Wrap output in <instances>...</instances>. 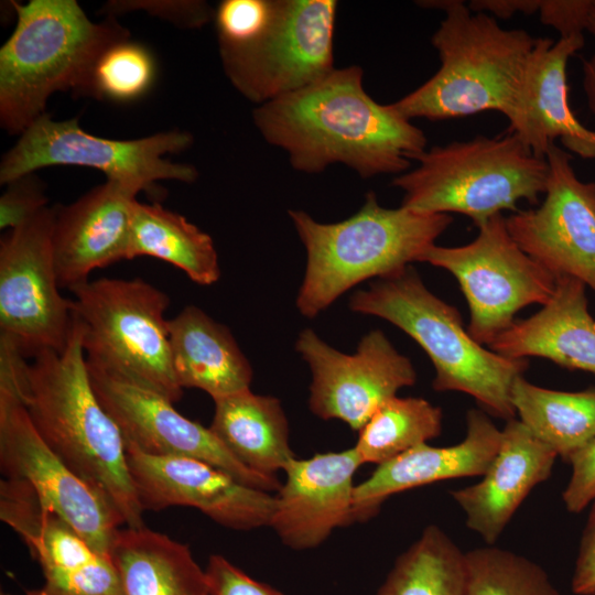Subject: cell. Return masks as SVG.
<instances>
[{"mask_svg":"<svg viewBox=\"0 0 595 595\" xmlns=\"http://www.w3.org/2000/svg\"><path fill=\"white\" fill-rule=\"evenodd\" d=\"M0 379L17 391L48 447L113 510L122 526L143 527L125 441L93 389L76 320L62 353L42 349L25 357L0 338Z\"/></svg>","mask_w":595,"mask_h":595,"instance_id":"2","label":"cell"},{"mask_svg":"<svg viewBox=\"0 0 595 595\" xmlns=\"http://www.w3.org/2000/svg\"><path fill=\"white\" fill-rule=\"evenodd\" d=\"M419 165L393 178L402 206L426 214L459 213L478 226L517 204L539 202L547 190L549 164L513 133L434 145Z\"/></svg>","mask_w":595,"mask_h":595,"instance_id":"7","label":"cell"},{"mask_svg":"<svg viewBox=\"0 0 595 595\" xmlns=\"http://www.w3.org/2000/svg\"><path fill=\"white\" fill-rule=\"evenodd\" d=\"M464 595H560L537 563L486 545L465 553Z\"/></svg>","mask_w":595,"mask_h":595,"instance_id":"33","label":"cell"},{"mask_svg":"<svg viewBox=\"0 0 595 595\" xmlns=\"http://www.w3.org/2000/svg\"><path fill=\"white\" fill-rule=\"evenodd\" d=\"M55 215L47 206L0 240V338L25 357L62 353L73 331V301L60 292L54 262Z\"/></svg>","mask_w":595,"mask_h":595,"instance_id":"12","label":"cell"},{"mask_svg":"<svg viewBox=\"0 0 595 595\" xmlns=\"http://www.w3.org/2000/svg\"><path fill=\"white\" fill-rule=\"evenodd\" d=\"M289 216L306 250L296 307L309 318L356 284L419 261L453 221L448 214L383 207L374 192L367 193L356 214L338 223H320L296 209Z\"/></svg>","mask_w":595,"mask_h":595,"instance_id":"4","label":"cell"},{"mask_svg":"<svg viewBox=\"0 0 595 595\" xmlns=\"http://www.w3.org/2000/svg\"><path fill=\"white\" fill-rule=\"evenodd\" d=\"M87 367L93 389L119 428L126 447L153 456L199 459L247 486L268 493L280 489L275 476L259 474L244 465L209 428L182 415L164 397L88 361Z\"/></svg>","mask_w":595,"mask_h":595,"instance_id":"15","label":"cell"},{"mask_svg":"<svg viewBox=\"0 0 595 595\" xmlns=\"http://www.w3.org/2000/svg\"><path fill=\"white\" fill-rule=\"evenodd\" d=\"M109 555L123 595H209L191 549L145 526L120 528Z\"/></svg>","mask_w":595,"mask_h":595,"instance_id":"26","label":"cell"},{"mask_svg":"<svg viewBox=\"0 0 595 595\" xmlns=\"http://www.w3.org/2000/svg\"><path fill=\"white\" fill-rule=\"evenodd\" d=\"M465 553L437 526L394 562L376 595H464Z\"/></svg>","mask_w":595,"mask_h":595,"instance_id":"30","label":"cell"},{"mask_svg":"<svg viewBox=\"0 0 595 595\" xmlns=\"http://www.w3.org/2000/svg\"><path fill=\"white\" fill-rule=\"evenodd\" d=\"M171 361L178 386L213 400L250 389L252 367L229 328L195 305L167 320Z\"/></svg>","mask_w":595,"mask_h":595,"instance_id":"25","label":"cell"},{"mask_svg":"<svg viewBox=\"0 0 595 595\" xmlns=\"http://www.w3.org/2000/svg\"><path fill=\"white\" fill-rule=\"evenodd\" d=\"M586 285L556 278L550 300L532 316L515 321L488 348L510 359L541 357L569 369L595 374V320Z\"/></svg>","mask_w":595,"mask_h":595,"instance_id":"24","label":"cell"},{"mask_svg":"<svg viewBox=\"0 0 595 595\" xmlns=\"http://www.w3.org/2000/svg\"><path fill=\"white\" fill-rule=\"evenodd\" d=\"M0 469L4 478L28 483L93 549L109 555L122 527L119 517L43 441L4 379H0Z\"/></svg>","mask_w":595,"mask_h":595,"instance_id":"13","label":"cell"},{"mask_svg":"<svg viewBox=\"0 0 595 595\" xmlns=\"http://www.w3.org/2000/svg\"><path fill=\"white\" fill-rule=\"evenodd\" d=\"M442 431V410L423 398L387 399L359 431L354 448L361 464L381 465L425 444Z\"/></svg>","mask_w":595,"mask_h":595,"instance_id":"31","label":"cell"},{"mask_svg":"<svg viewBox=\"0 0 595 595\" xmlns=\"http://www.w3.org/2000/svg\"><path fill=\"white\" fill-rule=\"evenodd\" d=\"M584 46V35L538 37L515 106L507 117L513 133L536 156L545 159L559 140L570 152L595 160V130L575 117L567 99L566 67Z\"/></svg>","mask_w":595,"mask_h":595,"instance_id":"20","label":"cell"},{"mask_svg":"<svg viewBox=\"0 0 595 595\" xmlns=\"http://www.w3.org/2000/svg\"><path fill=\"white\" fill-rule=\"evenodd\" d=\"M363 69L334 68L299 90L256 107L253 123L294 170L321 173L340 163L368 178L402 174L426 150L424 132L365 90Z\"/></svg>","mask_w":595,"mask_h":595,"instance_id":"1","label":"cell"},{"mask_svg":"<svg viewBox=\"0 0 595 595\" xmlns=\"http://www.w3.org/2000/svg\"><path fill=\"white\" fill-rule=\"evenodd\" d=\"M0 519L40 564L44 584L26 595H123L109 555L97 552L25 482H0Z\"/></svg>","mask_w":595,"mask_h":595,"instance_id":"17","label":"cell"},{"mask_svg":"<svg viewBox=\"0 0 595 595\" xmlns=\"http://www.w3.org/2000/svg\"><path fill=\"white\" fill-rule=\"evenodd\" d=\"M127 464L143 511L193 507L223 527L251 530L270 524L275 499L228 473L185 456H153L126 447Z\"/></svg>","mask_w":595,"mask_h":595,"instance_id":"18","label":"cell"},{"mask_svg":"<svg viewBox=\"0 0 595 595\" xmlns=\"http://www.w3.org/2000/svg\"><path fill=\"white\" fill-rule=\"evenodd\" d=\"M589 0H540V19L553 26L560 36L581 35Z\"/></svg>","mask_w":595,"mask_h":595,"instance_id":"39","label":"cell"},{"mask_svg":"<svg viewBox=\"0 0 595 595\" xmlns=\"http://www.w3.org/2000/svg\"><path fill=\"white\" fill-rule=\"evenodd\" d=\"M476 227L478 235L472 242L433 245L419 262L456 278L470 311L467 331L477 343L488 346L513 324L521 309L543 306L554 292L556 278L517 245L501 214Z\"/></svg>","mask_w":595,"mask_h":595,"instance_id":"11","label":"cell"},{"mask_svg":"<svg viewBox=\"0 0 595 595\" xmlns=\"http://www.w3.org/2000/svg\"><path fill=\"white\" fill-rule=\"evenodd\" d=\"M571 588L576 595H595V500L582 533Z\"/></svg>","mask_w":595,"mask_h":595,"instance_id":"40","label":"cell"},{"mask_svg":"<svg viewBox=\"0 0 595 595\" xmlns=\"http://www.w3.org/2000/svg\"><path fill=\"white\" fill-rule=\"evenodd\" d=\"M295 350L311 369V411L324 420H340L354 431L359 432L382 402L416 381L411 360L380 329L364 335L356 351L347 355L305 328Z\"/></svg>","mask_w":595,"mask_h":595,"instance_id":"14","label":"cell"},{"mask_svg":"<svg viewBox=\"0 0 595 595\" xmlns=\"http://www.w3.org/2000/svg\"><path fill=\"white\" fill-rule=\"evenodd\" d=\"M501 430L482 410L466 414V435L452 446H415L378 465L354 490L356 520L375 516L390 496L444 479L483 476L496 455Z\"/></svg>","mask_w":595,"mask_h":595,"instance_id":"23","label":"cell"},{"mask_svg":"<svg viewBox=\"0 0 595 595\" xmlns=\"http://www.w3.org/2000/svg\"><path fill=\"white\" fill-rule=\"evenodd\" d=\"M86 360L172 403L181 400L171 361L170 299L140 278H100L69 290Z\"/></svg>","mask_w":595,"mask_h":595,"instance_id":"8","label":"cell"},{"mask_svg":"<svg viewBox=\"0 0 595 595\" xmlns=\"http://www.w3.org/2000/svg\"><path fill=\"white\" fill-rule=\"evenodd\" d=\"M583 88L588 107L595 115V55L583 63Z\"/></svg>","mask_w":595,"mask_h":595,"instance_id":"42","label":"cell"},{"mask_svg":"<svg viewBox=\"0 0 595 595\" xmlns=\"http://www.w3.org/2000/svg\"><path fill=\"white\" fill-rule=\"evenodd\" d=\"M572 473L562 499L567 511L577 513L595 500V437L571 455Z\"/></svg>","mask_w":595,"mask_h":595,"instance_id":"37","label":"cell"},{"mask_svg":"<svg viewBox=\"0 0 595 595\" xmlns=\"http://www.w3.org/2000/svg\"><path fill=\"white\" fill-rule=\"evenodd\" d=\"M130 183L107 180L74 203L56 206L53 255L60 289L88 281L99 268L128 260L137 195Z\"/></svg>","mask_w":595,"mask_h":595,"instance_id":"21","label":"cell"},{"mask_svg":"<svg viewBox=\"0 0 595 595\" xmlns=\"http://www.w3.org/2000/svg\"><path fill=\"white\" fill-rule=\"evenodd\" d=\"M349 309L383 318L412 337L435 368L436 391L467 393L497 418L516 416L511 389L528 360L500 356L477 343L458 310L433 294L411 266L356 291Z\"/></svg>","mask_w":595,"mask_h":595,"instance_id":"6","label":"cell"},{"mask_svg":"<svg viewBox=\"0 0 595 595\" xmlns=\"http://www.w3.org/2000/svg\"><path fill=\"white\" fill-rule=\"evenodd\" d=\"M0 595H12V594H9V593H3V592H2V593H1Z\"/></svg>","mask_w":595,"mask_h":595,"instance_id":"44","label":"cell"},{"mask_svg":"<svg viewBox=\"0 0 595 595\" xmlns=\"http://www.w3.org/2000/svg\"><path fill=\"white\" fill-rule=\"evenodd\" d=\"M543 202L506 217L510 236L555 278L572 277L595 292V182L581 181L572 155L555 143L547 154Z\"/></svg>","mask_w":595,"mask_h":595,"instance_id":"16","label":"cell"},{"mask_svg":"<svg viewBox=\"0 0 595 595\" xmlns=\"http://www.w3.org/2000/svg\"><path fill=\"white\" fill-rule=\"evenodd\" d=\"M143 10L147 13L170 21L178 28H201L214 19V11L204 1H165V0H129L109 1L101 9L109 17L128 11Z\"/></svg>","mask_w":595,"mask_h":595,"instance_id":"35","label":"cell"},{"mask_svg":"<svg viewBox=\"0 0 595 595\" xmlns=\"http://www.w3.org/2000/svg\"><path fill=\"white\" fill-rule=\"evenodd\" d=\"M214 403L209 429L250 469L275 476L295 457L279 399L247 389L215 399Z\"/></svg>","mask_w":595,"mask_h":595,"instance_id":"27","label":"cell"},{"mask_svg":"<svg viewBox=\"0 0 595 595\" xmlns=\"http://www.w3.org/2000/svg\"><path fill=\"white\" fill-rule=\"evenodd\" d=\"M193 136L178 129L132 140L97 137L83 130L77 118L54 120L47 112L37 118L7 151L0 162V183L7 185L36 170L76 165L104 172L107 180L156 191V182L193 183L198 171L191 164L163 159L188 149Z\"/></svg>","mask_w":595,"mask_h":595,"instance_id":"9","label":"cell"},{"mask_svg":"<svg viewBox=\"0 0 595 595\" xmlns=\"http://www.w3.org/2000/svg\"><path fill=\"white\" fill-rule=\"evenodd\" d=\"M47 202L34 173L12 181L0 197V229L8 231L20 226L47 207Z\"/></svg>","mask_w":595,"mask_h":595,"instance_id":"36","label":"cell"},{"mask_svg":"<svg viewBox=\"0 0 595 595\" xmlns=\"http://www.w3.org/2000/svg\"><path fill=\"white\" fill-rule=\"evenodd\" d=\"M272 0H224L214 11L218 46L239 45L256 37L268 24Z\"/></svg>","mask_w":595,"mask_h":595,"instance_id":"34","label":"cell"},{"mask_svg":"<svg viewBox=\"0 0 595 595\" xmlns=\"http://www.w3.org/2000/svg\"><path fill=\"white\" fill-rule=\"evenodd\" d=\"M584 30L588 31L595 37V0H589Z\"/></svg>","mask_w":595,"mask_h":595,"instance_id":"43","label":"cell"},{"mask_svg":"<svg viewBox=\"0 0 595 595\" xmlns=\"http://www.w3.org/2000/svg\"><path fill=\"white\" fill-rule=\"evenodd\" d=\"M511 401L518 420L565 462L595 437V388L551 390L519 376Z\"/></svg>","mask_w":595,"mask_h":595,"instance_id":"29","label":"cell"},{"mask_svg":"<svg viewBox=\"0 0 595 595\" xmlns=\"http://www.w3.org/2000/svg\"><path fill=\"white\" fill-rule=\"evenodd\" d=\"M12 6L17 24L0 48V123L21 136L54 93L78 95L101 52L130 33L115 17L93 22L75 0Z\"/></svg>","mask_w":595,"mask_h":595,"instance_id":"5","label":"cell"},{"mask_svg":"<svg viewBox=\"0 0 595 595\" xmlns=\"http://www.w3.org/2000/svg\"><path fill=\"white\" fill-rule=\"evenodd\" d=\"M334 0H272L266 28L239 45L219 46L227 78L258 105L306 87L334 67Z\"/></svg>","mask_w":595,"mask_h":595,"instance_id":"10","label":"cell"},{"mask_svg":"<svg viewBox=\"0 0 595 595\" xmlns=\"http://www.w3.org/2000/svg\"><path fill=\"white\" fill-rule=\"evenodd\" d=\"M556 457L520 420L506 421L483 479L451 491L468 529L494 545L530 491L550 477Z\"/></svg>","mask_w":595,"mask_h":595,"instance_id":"22","label":"cell"},{"mask_svg":"<svg viewBox=\"0 0 595 595\" xmlns=\"http://www.w3.org/2000/svg\"><path fill=\"white\" fill-rule=\"evenodd\" d=\"M140 256L173 264L201 285H212L220 278L212 237L158 203L134 205L128 260Z\"/></svg>","mask_w":595,"mask_h":595,"instance_id":"28","label":"cell"},{"mask_svg":"<svg viewBox=\"0 0 595 595\" xmlns=\"http://www.w3.org/2000/svg\"><path fill=\"white\" fill-rule=\"evenodd\" d=\"M209 595H283L248 576L219 554L210 555L205 570Z\"/></svg>","mask_w":595,"mask_h":595,"instance_id":"38","label":"cell"},{"mask_svg":"<svg viewBox=\"0 0 595 595\" xmlns=\"http://www.w3.org/2000/svg\"><path fill=\"white\" fill-rule=\"evenodd\" d=\"M468 7L473 11L491 13L499 18H509L516 12L536 13L539 11L540 0H473Z\"/></svg>","mask_w":595,"mask_h":595,"instance_id":"41","label":"cell"},{"mask_svg":"<svg viewBox=\"0 0 595 595\" xmlns=\"http://www.w3.org/2000/svg\"><path fill=\"white\" fill-rule=\"evenodd\" d=\"M361 465L354 447L294 457L283 470L269 527L294 550L320 545L334 529L356 521L354 475Z\"/></svg>","mask_w":595,"mask_h":595,"instance_id":"19","label":"cell"},{"mask_svg":"<svg viewBox=\"0 0 595 595\" xmlns=\"http://www.w3.org/2000/svg\"><path fill=\"white\" fill-rule=\"evenodd\" d=\"M445 12L431 42L441 66L420 87L390 107L402 118L448 120L498 111L507 118L517 100L536 37L504 29L464 1H419Z\"/></svg>","mask_w":595,"mask_h":595,"instance_id":"3","label":"cell"},{"mask_svg":"<svg viewBox=\"0 0 595 595\" xmlns=\"http://www.w3.org/2000/svg\"><path fill=\"white\" fill-rule=\"evenodd\" d=\"M155 78L156 62L151 50L128 37L101 52L78 95L128 104L145 96Z\"/></svg>","mask_w":595,"mask_h":595,"instance_id":"32","label":"cell"}]
</instances>
